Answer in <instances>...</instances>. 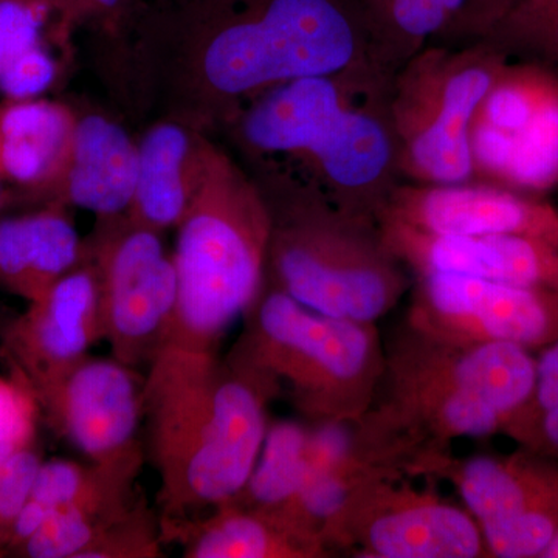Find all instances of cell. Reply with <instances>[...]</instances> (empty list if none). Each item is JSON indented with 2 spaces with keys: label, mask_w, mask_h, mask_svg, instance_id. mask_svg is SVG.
<instances>
[{
  "label": "cell",
  "mask_w": 558,
  "mask_h": 558,
  "mask_svg": "<svg viewBox=\"0 0 558 558\" xmlns=\"http://www.w3.org/2000/svg\"><path fill=\"white\" fill-rule=\"evenodd\" d=\"M537 355L513 343H465L407 323L385 347L371 409L354 422V447L409 476L462 438L509 436L534 398Z\"/></svg>",
  "instance_id": "6da1fadb"
},
{
  "label": "cell",
  "mask_w": 558,
  "mask_h": 558,
  "mask_svg": "<svg viewBox=\"0 0 558 558\" xmlns=\"http://www.w3.org/2000/svg\"><path fill=\"white\" fill-rule=\"evenodd\" d=\"M392 73L365 60L332 75L282 84L252 98L241 135L252 153L295 163L300 196L379 223L402 182L389 121Z\"/></svg>",
  "instance_id": "7a4b0ae2"
},
{
  "label": "cell",
  "mask_w": 558,
  "mask_h": 558,
  "mask_svg": "<svg viewBox=\"0 0 558 558\" xmlns=\"http://www.w3.org/2000/svg\"><path fill=\"white\" fill-rule=\"evenodd\" d=\"M277 385L231 352H159L145 380V413L160 476L163 529L233 501L258 461Z\"/></svg>",
  "instance_id": "3957f363"
},
{
  "label": "cell",
  "mask_w": 558,
  "mask_h": 558,
  "mask_svg": "<svg viewBox=\"0 0 558 558\" xmlns=\"http://www.w3.org/2000/svg\"><path fill=\"white\" fill-rule=\"evenodd\" d=\"M178 230V303L159 352L218 355L227 330L263 293L274 230L270 204L230 157L208 145Z\"/></svg>",
  "instance_id": "277c9868"
},
{
  "label": "cell",
  "mask_w": 558,
  "mask_h": 558,
  "mask_svg": "<svg viewBox=\"0 0 558 558\" xmlns=\"http://www.w3.org/2000/svg\"><path fill=\"white\" fill-rule=\"evenodd\" d=\"M211 13L205 80L233 98L371 60L357 0H197Z\"/></svg>",
  "instance_id": "5b68a950"
},
{
  "label": "cell",
  "mask_w": 558,
  "mask_h": 558,
  "mask_svg": "<svg viewBox=\"0 0 558 558\" xmlns=\"http://www.w3.org/2000/svg\"><path fill=\"white\" fill-rule=\"evenodd\" d=\"M245 317L234 354L289 391L312 424L355 422L371 409L385 369L377 323L318 314L275 288Z\"/></svg>",
  "instance_id": "8992f818"
},
{
  "label": "cell",
  "mask_w": 558,
  "mask_h": 558,
  "mask_svg": "<svg viewBox=\"0 0 558 558\" xmlns=\"http://www.w3.org/2000/svg\"><path fill=\"white\" fill-rule=\"evenodd\" d=\"M271 208L267 269L275 289L328 317L377 323L410 293L413 279L384 244L379 223L292 194Z\"/></svg>",
  "instance_id": "52a82bcc"
},
{
  "label": "cell",
  "mask_w": 558,
  "mask_h": 558,
  "mask_svg": "<svg viewBox=\"0 0 558 558\" xmlns=\"http://www.w3.org/2000/svg\"><path fill=\"white\" fill-rule=\"evenodd\" d=\"M510 61L486 43L429 44L392 75L389 121L402 182H473L470 130Z\"/></svg>",
  "instance_id": "ba28073f"
},
{
  "label": "cell",
  "mask_w": 558,
  "mask_h": 558,
  "mask_svg": "<svg viewBox=\"0 0 558 558\" xmlns=\"http://www.w3.org/2000/svg\"><path fill=\"white\" fill-rule=\"evenodd\" d=\"M398 470L360 484L322 529L332 553L359 558H487L475 519Z\"/></svg>",
  "instance_id": "9c48e42d"
},
{
  "label": "cell",
  "mask_w": 558,
  "mask_h": 558,
  "mask_svg": "<svg viewBox=\"0 0 558 558\" xmlns=\"http://www.w3.org/2000/svg\"><path fill=\"white\" fill-rule=\"evenodd\" d=\"M458 492L486 543L487 558H542L558 531V461L526 449L458 458L451 451L411 470Z\"/></svg>",
  "instance_id": "30bf717a"
},
{
  "label": "cell",
  "mask_w": 558,
  "mask_h": 558,
  "mask_svg": "<svg viewBox=\"0 0 558 558\" xmlns=\"http://www.w3.org/2000/svg\"><path fill=\"white\" fill-rule=\"evenodd\" d=\"M473 182L545 197L558 189V72L510 60L470 130Z\"/></svg>",
  "instance_id": "8fae6325"
},
{
  "label": "cell",
  "mask_w": 558,
  "mask_h": 558,
  "mask_svg": "<svg viewBox=\"0 0 558 558\" xmlns=\"http://www.w3.org/2000/svg\"><path fill=\"white\" fill-rule=\"evenodd\" d=\"M102 337L135 368L153 362L178 303V271L159 231L138 223L110 231L97 253Z\"/></svg>",
  "instance_id": "7c38bea8"
},
{
  "label": "cell",
  "mask_w": 558,
  "mask_h": 558,
  "mask_svg": "<svg viewBox=\"0 0 558 558\" xmlns=\"http://www.w3.org/2000/svg\"><path fill=\"white\" fill-rule=\"evenodd\" d=\"M413 328L465 343H513L537 352L558 339V292L453 274L413 277Z\"/></svg>",
  "instance_id": "4fadbf2b"
},
{
  "label": "cell",
  "mask_w": 558,
  "mask_h": 558,
  "mask_svg": "<svg viewBox=\"0 0 558 558\" xmlns=\"http://www.w3.org/2000/svg\"><path fill=\"white\" fill-rule=\"evenodd\" d=\"M379 222L446 236L515 234L558 242V208L545 197L480 182H400Z\"/></svg>",
  "instance_id": "5bb4252c"
},
{
  "label": "cell",
  "mask_w": 558,
  "mask_h": 558,
  "mask_svg": "<svg viewBox=\"0 0 558 558\" xmlns=\"http://www.w3.org/2000/svg\"><path fill=\"white\" fill-rule=\"evenodd\" d=\"M120 360L87 355L49 395L70 442L98 464L142 458L137 442L145 384Z\"/></svg>",
  "instance_id": "9a60e30c"
},
{
  "label": "cell",
  "mask_w": 558,
  "mask_h": 558,
  "mask_svg": "<svg viewBox=\"0 0 558 558\" xmlns=\"http://www.w3.org/2000/svg\"><path fill=\"white\" fill-rule=\"evenodd\" d=\"M381 241L413 277L453 274L558 292V242L515 234L446 236L379 222Z\"/></svg>",
  "instance_id": "2e32d148"
},
{
  "label": "cell",
  "mask_w": 558,
  "mask_h": 558,
  "mask_svg": "<svg viewBox=\"0 0 558 558\" xmlns=\"http://www.w3.org/2000/svg\"><path fill=\"white\" fill-rule=\"evenodd\" d=\"M102 337L100 284L94 266L75 267L58 279L20 328L21 355L46 395L89 355Z\"/></svg>",
  "instance_id": "e0dca14e"
},
{
  "label": "cell",
  "mask_w": 558,
  "mask_h": 558,
  "mask_svg": "<svg viewBox=\"0 0 558 558\" xmlns=\"http://www.w3.org/2000/svg\"><path fill=\"white\" fill-rule=\"evenodd\" d=\"M138 148L119 124L101 116L76 120L60 178L50 190L70 205L101 218L130 211Z\"/></svg>",
  "instance_id": "ac0fdd59"
},
{
  "label": "cell",
  "mask_w": 558,
  "mask_h": 558,
  "mask_svg": "<svg viewBox=\"0 0 558 558\" xmlns=\"http://www.w3.org/2000/svg\"><path fill=\"white\" fill-rule=\"evenodd\" d=\"M137 178L130 220L163 231L180 223L199 183L208 143L175 123L154 126L137 145Z\"/></svg>",
  "instance_id": "d6986e66"
},
{
  "label": "cell",
  "mask_w": 558,
  "mask_h": 558,
  "mask_svg": "<svg viewBox=\"0 0 558 558\" xmlns=\"http://www.w3.org/2000/svg\"><path fill=\"white\" fill-rule=\"evenodd\" d=\"M189 558H323L325 546L267 510L227 502L209 515L168 527Z\"/></svg>",
  "instance_id": "ffe728a7"
},
{
  "label": "cell",
  "mask_w": 558,
  "mask_h": 558,
  "mask_svg": "<svg viewBox=\"0 0 558 558\" xmlns=\"http://www.w3.org/2000/svg\"><path fill=\"white\" fill-rule=\"evenodd\" d=\"M76 120L64 105L40 98L0 106V179L50 190L64 168Z\"/></svg>",
  "instance_id": "44dd1931"
},
{
  "label": "cell",
  "mask_w": 558,
  "mask_h": 558,
  "mask_svg": "<svg viewBox=\"0 0 558 558\" xmlns=\"http://www.w3.org/2000/svg\"><path fill=\"white\" fill-rule=\"evenodd\" d=\"M81 242L57 209L0 220V278L35 301L75 269Z\"/></svg>",
  "instance_id": "7402d4cb"
},
{
  "label": "cell",
  "mask_w": 558,
  "mask_h": 558,
  "mask_svg": "<svg viewBox=\"0 0 558 558\" xmlns=\"http://www.w3.org/2000/svg\"><path fill=\"white\" fill-rule=\"evenodd\" d=\"M371 60L396 72L429 44L444 43L465 0H357Z\"/></svg>",
  "instance_id": "603a6c76"
},
{
  "label": "cell",
  "mask_w": 558,
  "mask_h": 558,
  "mask_svg": "<svg viewBox=\"0 0 558 558\" xmlns=\"http://www.w3.org/2000/svg\"><path fill=\"white\" fill-rule=\"evenodd\" d=\"M310 427L293 421L269 424L252 475L233 505L258 510L284 506L311 476Z\"/></svg>",
  "instance_id": "cb8c5ba5"
},
{
  "label": "cell",
  "mask_w": 558,
  "mask_h": 558,
  "mask_svg": "<svg viewBox=\"0 0 558 558\" xmlns=\"http://www.w3.org/2000/svg\"><path fill=\"white\" fill-rule=\"evenodd\" d=\"M481 43L558 72V0H519Z\"/></svg>",
  "instance_id": "d4e9b609"
},
{
  "label": "cell",
  "mask_w": 558,
  "mask_h": 558,
  "mask_svg": "<svg viewBox=\"0 0 558 558\" xmlns=\"http://www.w3.org/2000/svg\"><path fill=\"white\" fill-rule=\"evenodd\" d=\"M161 556L160 535L153 515L135 501L113 520L81 558H156Z\"/></svg>",
  "instance_id": "484cf974"
},
{
  "label": "cell",
  "mask_w": 558,
  "mask_h": 558,
  "mask_svg": "<svg viewBox=\"0 0 558 558\" xmlns=\"http://www.w3.org/2000/svg\"><path fill=\"white\" fill-rule=\"evenodd\" d=\"M53 16L60 14L47 0H0V69L44 44Z\"/></svg>",
  "instance_id": "4316f807"
},
{
  "label": "cell",
  "mask_w": 558,
  "mask_h": 558,
  "mask_svg": "<svg viewBox=\"0 0 558 558\" xmlns=\"http://www.w3.org/2000/svg\"><path fill=\"white\" fill-rule=\"evenodd\" d=\"M39 468V458L27 446H0V524H13L31 498Z\"/></svg>",
  "instance_id": "83f0119b"
},
{
  "label": "cell",
  "mask_w": 558,
  "mask_h": 558,
  "mask_svg": "<svg viewBox=\"0 0 558 558\" xmlns=\"http://www.w3.org/2000/svg\"><path fill=\"white\" fill-rule=\"evenodd\" d=\"M57 76V62L44 44L0 69V94L9 101L38 98Z\"/></svg>",
  "instance_id": "f1b7e54d"
},
{
  "label": "cell",
  "mask_w": 558,
  "mask_h": 558,
  "mask_svg": "<svg viewBox=\"0 0 558 558\" xmlns=\"http://www.w3.org/2000/svg\"><path fill=\"white\" fill-rule=\"evenodd\" d=\"M32 399L24 389L0 380V446L25 447L33 433Z\"/></svg>",
  "instance_id": "f546056e"
},
{
  "label": "cell",
  "mask_w": 558,
  "mask_h": 558,
  "mask_svg": "<svg viewBox=\"0 0 558 558\" xmlns=\"http://www.w3.org/2000/svg\"><path fill=\"white\" fill-rule=\"evenodd\" d=\"M517 2L519 0H465L461 16L446 38L449 40L447 44L457 40L462 44L478 43Z\"/></svg>",
  "instance_id": "4dcf8cb0"
},
{
  "label": "cell",
  "mask_w": 558,
  "mask_h": 558,
  "mask_svg": "<svg viewBox=\"0 0 558 558\" xmlns=\"http://www.w3.org/2000/svg\"><path fill=\"white\" fill-rule=\"evenodd\" d=\"M61 17L70 21H113L126 9L128 0H47Z\"/></svg>",
  "instance_id": "1f68e13d"
},
{
  "label": "cell",
  "mask_w": 558,
  "mask_h": 558,
  "mask_svg": "<svg viewBox=\"0 0 558 558\" xmlns=\"http://www.w3.org/2000/svg\"><path fill=\"white\" fill-rule=\"evenodd\" d=\"M50 515L51 512L49 509L44 508L39 502L33 501V499L28 498L24 508L21 509V512L17 513L13 524H11V526H13L14 535H16L21 542H25V539L31 538L32 535L35 534V532L38 531L47 520H49Z\"/></svg>",
  "instance_id": "d6a6232c"
},
{
  "label": "cell",
  "mask_w": 558,
  "mask_h": 558,
  "mask_svg": "<svg viewBox=\"0 0 558 558\" xmlns=\"http://www.w3.org/2000/svg\"><path fill=\"white\" fill-rule=\"evenodd\" d=\"M542 558H558V531L554 538L550 539L548 548L542 554Z\"/></svg>",
  "instance_id": "836d02e7"
},
{
  "label": "cell",
  "mask_w": 558,
  "mask_h": 558,
  "mask_svg": "<svg viewBox=\"0 0 558 558\" xmlns=\"http://www.w3.org/2000/svg\"><path fill=\"white\" fill-rule=\"evenodd\" d=\"M0 182H2V179H0Z\"/></svg>",
  "instance_id": "e575fe53"
}]
</instances>
